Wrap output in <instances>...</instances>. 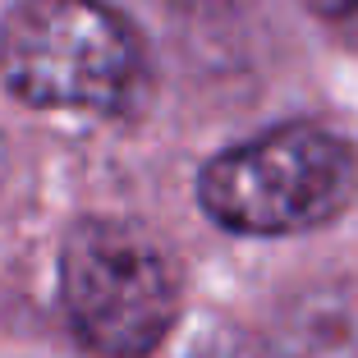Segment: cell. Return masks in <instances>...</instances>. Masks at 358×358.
I'll use <instances>...</instances> for the list:
<instances>
[{"instance_id":"obj_1","label":"cell","mask_w":358,"mask_h":358,"mask_svg":"<svg viewBox=\"0 0 358 358\" xmlns=\"http://www.w3.org/2000/svg\"><path fill=\"white\" fill-rule=\"evenodd\" d=\"M0 74L28 106L120 115L143 83V42L101 0H23L0 32Z\"/></svg>"},{"instance_id":"obj_2","label":"cell","mask_w":358,"mask_h":358,"mask_svg":"<svg viewBox=\"0 0 358 358\" xmlns=\"http://www.w3.org/2000/svg\"><path fill=\"white\" fill-rule=\"evenodd\" d=\"M358 189V157L322 124H280L207 161L198 198L234 234H299L327 225Z\"/></svg>"},{"instance_id":"obj_3","label":"cell","mask_w":358,"mask_h":358,"mask_svg":"<svg viewBox=\"0 0 358 358\" xmlns=\"http://www.w3.org/2000/svg\"><path fill=\"white\" fill-rule=\"evenodd\" d=\"M60 294L78 340L101 358H148L179 317V275L134 221L87 216L60 253Z\"/></svg>"},{"instance_id":"obj_4","label":"cell","mask_w":358,"mask_h":358,"mask_svg":"<svg viewBox=\"0 0 358 358\" xmlns=\"http://www.w3.org/2000/svg\"><path fill=\"white\" fill-rule=\"evenodd\" d=\"M303 5L317 14H327V19H345V14L358 10V0H303Z\"/></svg>"}]
</instances>
